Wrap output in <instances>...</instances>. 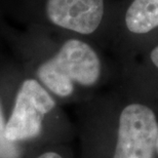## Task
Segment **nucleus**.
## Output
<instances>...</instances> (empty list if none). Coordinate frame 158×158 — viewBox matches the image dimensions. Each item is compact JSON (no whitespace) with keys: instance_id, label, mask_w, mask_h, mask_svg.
Returning <instances> with one entry per match:
<instances>
[{"instance_id":"6","label":"nucleus","mask_w":158,"mask_h":158,"mask_svg":"<svg viewBox=\"0 0 158 158\" xmlns=\"http://www.w3.org/2000/svg\"><path fill=\"white\" fill-rule=\"evenodd\" d=\"M21 151L17 143L9 141L6 135V120L0 102V158H20Z\"/></svg>"},{"instance_id":"7","label":"nucleus","mask_w":158,"mask_h":158,"mask_svg":"<svg viewBox=\"0 0 158 158\" xmlns=\"http://www.w3.org/2000/svg\"><path fill=\"white\" fill-rule=\"evenodd\" d=\"M36 158H63V157L56 152H53V151H47V152L40 154V155H38Z\"/></svg>"},{"instance_id":"8","label":"nucleus","mask_w":158,"mask_h":158,"mask_svg":"<svg viewBox=\"0 0 158 158\" xmlns=\"http://www.w3.org/2000/svg\"><path fill=\"white\" fill-rule=\"evenodd\" d=\"M151 61L158 68V46H156L151 52Z\"/></svg>"},{"instance_id":"5","label":"nucleus","mask_w":158,"mask_h":158,"mask_svg":"<svg viewBox=\"0 0 158 158\" xmlns=\"http://www.w3.org/2000/svg\"><path fill=\"white\" fill-rule=\"evenodd\" d=\"M125 24L131 32L137 34L158 27V0H135L126 11Z\"/></svg>"},{"instance_id":"4","label":"nucleus","mask_w":158,"mask_h":158,"mask_svg":"<svg viewBox=\"0 0 158 158\" xmlns=\"http://www.w3.org/2000/svg\"><path fill=\"white\" fill-rule=\"evenodd\" d=\"M46 14L56 26L90 34L103 19L104 0H47Z\"/></svg>"},{"instance_id":"9","label":"nucleus","mask_w":158,"mask_h":158,"mask_svg":"<svg viewBox=\"0 0 158 158\" xmlns=\"http://www.w3.org/2000/svg\"><path fill=\"white\" fill-rule=\"evenodd\" d=\"M157 153H158V140H157Z\"/></svg>"},{"instance_id":"1","label":"nucleus","mask_w":158,"mask_h":158,"mask_svg":"<svg viewBox=\"0 0 158 158\" xmlns=\"http://www.w3.org/2000/svg\"><path fill=\"white\" fill-rule=\"evenodd\" d=\"M101 74V63L96 52L87 43L70 39L58 53L47 60L37 70L40 82L61 98L72 94L74 83L90 86Z\"/></svg>"},{"instance_id":"2","label":"nucleus","mask_w":158,"mask_h":158,"mask_svg":"<svg viewBox=\"0 0 158 158\" xmlns=\"http://www.w3.org/2000/svg\"><path fill=\"white\" fill-rule=\"evenodd\" d=\"M55 106V100L40 82L35 79L24 80L6 119L8 140L18 144L38 137L42 131L44 118Z\"/></svg>"},{"instance_id":"3","label":"nucleus","mask_w":158,"mask_h":158,"mask_svg":"<svg viewBox=\"0 0 158 158\" xmlns=\"http://www.w3.org/2000/svg\"><path fill=\"white\" fill-rule=\"evenodd\" d=\"M158 122L154 112L142 104H131L119 116L113 158H154Z\"/></svg>"}]
</instances>
